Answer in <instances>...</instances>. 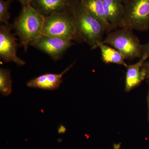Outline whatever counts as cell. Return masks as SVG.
I'll list each match as a JSON object with an SVG mask.
<instances>
[{
    "label": "cell",
    "mask_w": 149,
    "mask_h": 149,
    "mask_svg": "<svg viewBox=\"0 0 149 149\" xmlns=\"http://www.w3.org/2000/svg\"><path fill=\"white\" fill-rule=\"evenodd\" d=\"M69 10L74 20L78 39L87 43L92 49L98 48L106 33L101 22L85 8L80 0H74Z\"/></svg>",
    "instance_id": "cell-1"
},
{
    "label": "cell",
    "mask_w": 149,
    "mask_h": 149,
    "mask_svg": "<svg viewBox=\"0 0 149 149\" xmlns=\"http://www.w3.org/2000/svg\"><path fill=\"white\" fill-rule=\"evenodd\" d=\"M45 19L32 6L22 7L13 27L26 52L30 43L42 35Z\"/></svg>",
    "instance_id": "cell-2"
},
{
    "label": "cell",
    "mask_w": 149,
    "mask_h": 149,
    "mask_svg": "<svg viewBox=\"0 0 149 149\" xmlns=\"http://www.w3.org/2000/svg\"><path fill=\"white\" fill-rule=\"evenodd\" d=\"M102 42L117 50L125 60H132L142 56L143 45L131 29L122 27L113 30L107 33Z\"/></svg>",
    "instance_id": "cell-3"
},
{
    "label": "cell",
    "mask_w": 149,
    "mask_h": 149,
    "mask_svg": "<svg viewBox=\"0 0 149 149\" xmlns=\"http://www.w3.org/2000/svg\"><path fill=\"white\" fill-rule=\"evenodd\" d=\"M42 35L72 41L78 40L74 20L69 10L45 16Z\"/></svg>",
    "instance_id": "cell-4"
},
{
    "label": "cell",
    "mask_w": 149,
    "mask_h": 149,
    "mask_svg": "<svg viewBox=\"0 0 149 149\" xmlns=\"http://www.w3.org/2000/svg\"><path fill=\"white\" fill-rule=\"evenodd\" d=\"M124 6L120 28L140 31L149 29V0H128Z\"/></svg>",
    "instance_id": "cell-5"
},
{
    "label": "cell",
    "mask_w": 149,
    "mask_h": 149,
    "mask_svg": "<svg viewBox=\"0 0 149 149\" xmlns=\"http://www.w3.org/2000/svg\"><path fill=\"white\" fill-rule=\"evenodd\" d=\"M73 45L72 40L42 35L30 44L47 54L54 60L61 58L65 52Z\"/></svg>",
    "instance_id": "cell-6"
},
{
    "label": "cell",
    "mask_w": 149,
    "mask_h": 149,
    "mask_svg": "<svg viewBox=\"0 0 149 149\" xmlns=\"http://www.w3.org/2000/svg\"><path fill=\"white\" fill-rule=\"evenodd\" d=\"M10 25L2 24L0 27V57L6 62H13L19 66L25 62L17 55V43L14 35L11 32Z\"/></svg>",
    "instance_id": "cell-7"
},
{
    "label": "cell",
    "mask_w": 149,
    "mask_h": 149,
    "mask_svg": "<svg viewBox=\"0 0 149 149\" xmlns=\"http://www.w3.org/2000/svg\"><path fill=\"white\" fill-rule=\"evenodd\" d=\"M74 64V63L60 74L47 73L35 77L29 80L27 83V86L29 88H39L47 91L56 90L62 83L63 75L68 71Z\"/></svg>",
    "instance_id": "cell-8"
},
{
    "label": "cell",
    "mask_w": 149,
    "mask_h": 149,
    "mask_svg": "<svg viewBox=\"0 0 149 149\" xmlns=\"http://www.w3.org/2000/svg\"><path fill=\"white\" fill-rule=\"evenodd\" d=\"M148 59L146 56H142L140 60L135 64L126 67L125 91L128 92L141 85L146 79V73L143 68L144 62Z\"/></svg>",
    "instance_id": "cell-9"
},
{
    "label": "cell",
    "mask_w": 149,
    "mask_h": 149,
    "mask_svg": "<svg viewBox=\"0 0 149 149\" xmlns=\"http://www.w3.org/2000/svg\"><path fill=\"white\" fill-rule=\"evenodd\" d=\"M74 0H32L31 5L45 16L69 9Z\"/></svg>",
    "instance_id": "cell-10"
},
{
    "label": "cell",
    "mask_w": 149,
    "mask_h": 149,
    "mask_svg": "<svg viewBox=\"0 0 149 149\" xmlns=\"http://www.w3.org/2000/svg\"><path fill=\"white\" fill-rule=\"evenodd\" d=\"M102 1L107 18L112 31L120 28L124 16V3L120 0Z\"/></svg>",
    "instance_id": "cell-11"
},
{
    "label": "cell",
    "mask_w": 149,
    "mask_h": 149,
    "mask_svg": "<svg viewBox=\"0 0 149 149\" xmlns=\"http://www.w3.org/2000/svg\"><path fill=\"white\" fill-rule=\"evenodd\" d=\"M80 1L85 8L101 22L107 34L112 31L111 26L107 18L102 0H80Z\"/></svg>",
    "instance_id": "cell-12"
},
{
    "label": "cell",
    "mask_w": 149,
    "mask_h": 149,
    "mask_svg": "<svg viewBox=\"0 0 149 149\" xmlns=\"http://www.w3.org/2000/svg\"><path fill=\"white\" fill-rule=\"evenodd\" d=\"M98 48L100 50L102 61L105 63L120 65L125 67L128 66L125 63V58L114 48L102 42L99 44Z\"/></svg>",
    "instance_id": "cell-13"
},
{
    "label": "cell",
    "mask_w": 149,
    "mask_h": 149,
    "mask_svg": "<svg viewBox=\"0 0 149 149\" xmlns=\"http://www.w3.org/2000/svg\"><path fill=\"white\" fill-rule=\"evenodd\" d=\"M0 92L4 96H8L12 92L10 70L3 68L0 69Z\"/></svg>",
    "instance_id": "cell-14"
},
{
    "label": "cell",
    "mask_w": 149,
    "mask_h": 149,
    "mask_svg": "<svg viewBox=\"0 0 149 149\" xmlns=\"http://www.w3.org/2000/svg\"><path fill=\"white\" fill-rule=\"evenodd\" d=\"M13 0H0V22L3 24L10 25L9 20L10 14L9 12L10 6Z\"/></svg>",
    "instance_id": "cell-15"
},
{
    "label": "cell",
    "mask_w": 149,
    "mask_h": 149,
    "mask_svg": "<svg viewBox=\"0 0 149 149\" xmlns=\"http://www.w3.org/2000/svg\"><path fill=\"white\" fill-rule=\"evenodd\" d=\"M146 56L149 59V42L143 45L142 46V55Z\"/></svg>",
    "instance_id": "cell-16"
},
{
    "label": "cell",
    "mask_w": 149,
    "mask_h": 149,
    "mask_svg": "<svg viewBox=\"0 0 149 149\" xmlns=\"http://www.w3.org/2000/svg\"><path fill=\"white\" fill-rule=\"evenodd\" d=\"M143 68L146 73V79L149 80V59H147L143 65Z\"/></svg>",
    "instance_id": "cell-17"
},
{
    "label": "cell",
    "mask_w": 149,
    "mask_h": 149,
    "mask_svg": "<svg viewBox=\"0 0 149 149\" xmlns=\"http://www.w3.org/2000/svg\"><path fill=\"white\" fill-rule=\"evenodd\" d=\"M23 6L31 5L32 0H17Z\"/></svg>",
    "instance_id": "cell-18"
},
{
    "label": "cell",
    "mask_w": 149,
    "mask_h": 149,
    "mask_svg": "<svg viewBox=\"0 0 149 149\" xmlns=\"http://www.w3.org/2000/svg\"><path fill=\"white\" fill-rule=\"evenodd\" d=\"M148 83L149 85L148 92V97H147V103L148 107V119L149 121V80H148Z\"/></svg>",
    "instance_id": "cell-19"
},
{
    "label": "cell",
    "mask_w": 149,
    "mask_h": 149,
    "mask_svg": "<svg viewBox=\"0 0 149 149\" xmlns=\"http://www.w3.org/2000/svg\"><path fill=\"white\" fill-rule=\"evenodd\" d=\"M65 130H66V129H65V127H64V126L62 125V126H61V127H60V128H59V133H64V132H65Z\"/></svg>",
    "instance_id": "cell-20"
},
{
    "label": "cell",
    "mask_w": 149,
    "mask_h": 149,
    "mask_svg": "<svg viewBox=\"0 0 149 149\" xmlns=\"http://www.w3.org/2000/svg\"><path fill=\"white\" fill-rule=\"evenodd\" d=\"M120 1H121L124 4L125 3L127 2L128 0H120Z\"/></svg>",
    "instance_id": "cell-21"
}]
</instances>
